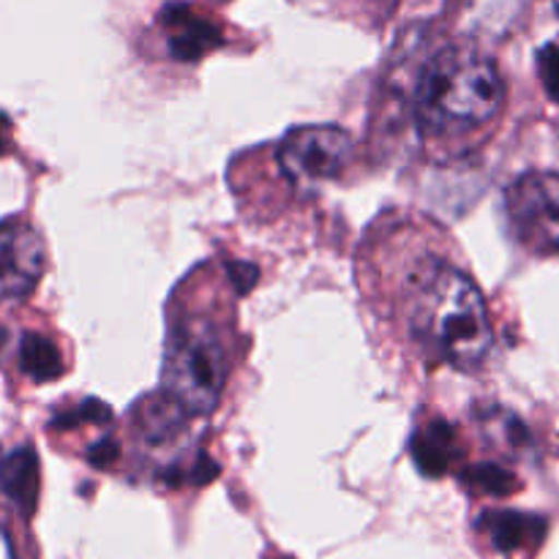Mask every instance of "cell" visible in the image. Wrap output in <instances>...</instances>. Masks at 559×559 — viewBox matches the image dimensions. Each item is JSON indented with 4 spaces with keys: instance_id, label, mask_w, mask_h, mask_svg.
Instances as JSON below:
<instances>
[{
    "instance_id": "obj_1",
    "label": "cell",
    "mask_w": 559,
    "mask_h": 559,
    "mask_svg": "<svg viewBox=\"0 0 559 559\" xmlns=\"http://www.w3.org/2000/svg\"><path fill=\"white\" fill-rule=\"evenodd\" d=\"M409 328L418 342L456 369H478L495 344L489 309L473 278L426 262L409 282Z\"/></svg>"
},
{
    "instance_id": "obj_2",
    "label": "cell",
    "mask_w": 559,
    "mask_h": 559,
    "mask_svg": "<svg viewBox=\"0 0 559 559\" xmlns=\"http://www.w3.org/2000/svg\"><path fill=\"white\" fill-rule=\"evenodd\" d=\"M502 104L506 82L500 69L473 47L437 52L415 85V120L426 136H451L486 126Z\"/></svg>"
},
{
    "instance_id": "obj_3",
    "label": "cell",
    "mask_w": 559,
    "mask_h": 559,
    "mask_svg": "<svg viewBox=\"0 0 559 559\" xmlns=\"http://www.w3.org/2000/svg\"><path fill=\"white\" fill-rule=\"evenodd\" d=\"M227 382V355L222 338L207 322H186L173 333L164 358L162 388L189 415H207L218 407Z\"/></svg>"
},
{
    "instance_id": "obj_4",
    "label": "cell",
    "mask_w": 559,
    "mask_h": 559,
    "mask_svg": "<svg viewBox=\"0 0 559 559\" xmlns=\"http://www.w3.org/2000/svg\"><path fill=\"white\" fill-rule=\"evenodd\" d=\"M513 238L535 257H559V173H527L506 189Z\"/></svg>"
},
{
    "instance_id": "obj_5",
    "label": "cell",
    "mask_w": 559,
    "mask_h": 559,
    "mask_svg": "<svg viewBox=\"0 0 559 559\" xmlns=\"http://www.w3.org/2000/svg\"><path fill=\"white\" fill-rule=\"evenodd\" d=\"M353 156V140L336 126H300L278 145V167L293 183L309 186L336 178Z\"/></svg>"
},
{
    "instance_id": "obj_6",
    "label": "cell",
    "mask_w": 559,
    "mask_h": 559,
    "mask_svg": "<svg viewBox=\"0 0 559 559\" xmlns=\"http://www.w3.org/2000/svg\"><path fill=\"white\" fill-rule=\"evenodd\" d=\"M47 254L44 240L22 218L0 222V304H20L36 293Z\"/></svg>"
},
{
    "instance_id": "obj_7",
    "label": "cell",
    "mask_w": 559,
    "mask_h": 559,
    "mask_svg": "<svg viewBox=\"0 0 559 559\" xmlns=\"http://www.w3.org/2000/svg\"><path fill=\"white\" fill-rule=\"evenodd\" d=\"M162 27L167 36L169 55L183 63L205 58L222 44V31L216 22L197 14L191 5L183 3H173L162 11Z\"/></svg>"
},
{
    "instance_id": "obj_8",
    "label": "cell",
    "mask_w": 559,
    "mask_h": 559,
    "mask_svg": "<svg viewBox=\"0 0 559 559\" xmlns=\"http://www.w3.org/2000/svg\"><path fill=\"white\" fill-rule=\"evenodd\" d=\"M409 453L413 462L426 478H442L453 469V462L459 459V435L448 420L435 418L420 426L409 440Z\"/></svg>"
},
{
    "instance_id": "obj_9",
    "label": "cell",
    "mask_w": 559,
    "mask_h": 559,
    "mask_svg": "<svg viewBox=\"0 0 559 559\" xmlns=\"http://www.w3.org/2000/svg\"><path fill=\"white\" fill-rule=\"evenodd\" d=\"M478 530L491 540L497 551L513 555V551L535 549L546 535V522L533 513L519 511H489L480 516Z\"/></svg>"
},
{
    "instance_id": "obj_10",
    "label": "cell",
    "mask_w": 559,
    "mask_h": 559,
    "mask_svg": "<svg viewBox=\"0 0 559 559\" xmlns=\"http://www.w3.org/2000/svg\"><path fill=\"white\" fill-rule=\"evenodd\" d=\"M0 491L14 502L22 516H33L38 502V456L31 445H22L3 459Z\"/></svg>"
},
{
    "instance_id": "obj_11",
    "label": "cell",
    "mask_w": 559,
    "mask_h": 559,
    "mask_svg": "<svg viewBox=\"0 0 559 559\" xmlns=\"http://www.w3.org/2000/svg\"><path fill=\"white\" fill-rule=\"evenodd\" d=\"M20 366L33 382H52L63 374L60 349L38 333H25L20 342Z\"/></svg>"
},
{
    "instance_id": "obj_12",
    "label": "cell",
    "mask_w": 559,
    "mask_h": 559,
    "mask_svg": "<svg viewBox=\"0 0 559 559\" xmlns=\"http://www.w3.org/2000/svg\"><path fill=\"white\" fill-rule=\"evenodd\" d=\"M480 429H484L486 440L500 445L511 456H522V453H527L533 448V437H530L527 426L502 407H491L489 413L480 415Z\"/></svg>"
},
{
    "instance_id": "obj_13",
    "label": "cell",
    "mask_w": 559,
    "mask_h": 559,
    "mask_svg": "<svg viewBox=\"0 0 559 559\" xmlns=\"http://www.w3.org/2000/svg\"><path fill=\"white\" fill-rule=\"evenodd\" d=\"M464 486L475 495H486V497H511L513 491H519V478L506 469L502 464L495 462H480L475 467H467L462 473Z\"/></svg>"
},
{
    "instance_id": "obj_14",
    "label": "cell",
    "mask_w": 559,
    "mask_h": 559,
    "mask_svg": "<svg viewBox=\"0 0 559 559\" xmlns=\"http://www.w3.org/2000/svg\"><path fill=\"white\" fill-rule=\"evenodd\" d=\"M538 74L551 102L559 104V44H546L538 52Z\"/></svg>"
},
{
    "instance_id": "obj_15",
    "label": "cell",
    "mask_w": 559,
    "mask_h": 559,
    "mask_svg": "<svg viewBox=\"0 0 559 559\" xmlns=\"http://www.w3.org/2000/svg\"><path fill=\"white\" fill-rule=\"evenodd\" d=\"M104 420H109L107 404H102L98 399H87V402H82L80 407L71 409V413L58 415V418H55V426L69 429V426L74 424H104Z\"/></svg>"
},
{
    "instance_id": "obj_16",
    "label": "cell",
    "mask_w": 559,
    "mask_h": 559,
    "mask_svg": "<svg viewBox=\"0 0 559 559\" xmlns=\"http://www.w3.org/2000/svg\"><path fill=\"white\" fill-rule=\"evenodd\" d=\"M115 459H118V442L98 440L87 448V462H91L93 467H109Z\"/></svg>"
},
{
    "instance_id": "obj_17",
    "label": "cell",
    "mask_w": 559,
    "mask_h": 559,
    "mask_svg": "<svg viewBox=\"0 0 559 559\" xmlns=\"http://www.w3.org/2000/svg\"><path fill=\"white\" fill-rule=\"evenodd\" d=\"M227 271H229V276H233V282L238 284L240 293H249V289L257 284V276H260V273H257V267L249 265V262H235V265H229Z\"/></svg>"
},
{
    "instance_id": "obj_18",
    "label": "cell",
    "mask_w": 559,
    "mask_h": 559,
    "mask_svg": "<svg viewBox=\"0 0 559 559\" xmlns=\"http://www.w3.org/2000/svg\"><path fill=\"white\" fill-rule=\"evenodd\" d=\"M9 142H11V120L0 112V156L9 151Z\"/></svg>"
},
{
    "instance_id": "obj_19",
    "label": "cell",
    "mask_w": 559,
    "mask_h": 559,
    "mask_svg": "<svg viewBox=\"0 0 559 559\" xmlns=\"http://www.w3.org/2000/svg\"><path fill=\"white\" fill-rule=\"evenodd\" d=\"M0 559H16L14 544H11L9 533H5L3 527H0Z\"/></svg>"
},
{
    "instance_id": "obj_20",
    "label": "cell",
    "mask_w": 559,
    "mask_h": 559,
    "mask_svg": "<svg viewBox=\"0 0 559 559\" xmlns=\"http://www.w3.org/2000/svg\"><path fill=\"white\" fill-rule=\"evenodd\" d=\"M0 469H3V456H0Z\"/></svg>"
},
{
    "instance_id": "obj_21",
    "label": "cell",
    "mask_w": 559,
    "mask_h": 559,
    "mask_svg": "<svg viewBox=\"0 0 559 559\" xmlns=\"http://www.w3.org/2000/svg\"><path fill=\"white\" fill-rule=\"evenodd\" d=\"M0 336H3V333H0Z\"/></svg>"
}]
</instances>
